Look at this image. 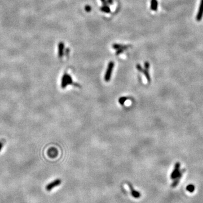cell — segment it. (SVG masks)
Listing matches in <instances>:
<instances>
[{"label":"cell","instance_id":"obj_1","mask_svg":"<svg viewBox=\"0 0 203 203\" xmlns=\"http://www.w3.org/2000/svg\"><path fill=\"white\" fill-rule=\"evenodd\" d=\"M180 168L181 164L180 163L178 162V163H177L175 164L173 172L171 173L170 175V178L174 180L172 184L171 185V186L173 188H174V187L177 186V185L178 184V183L179 182V180H180V179L182 176L183 173H184L185 170H180Z\"/></svg>","mask_w":203,"mask_h":203},{"label":"cell","instance_id":"obj_2","mask_svg":"<svg viewBox=\"0 0 203 203\" xmlns=\"http://www.w3.org/2000/svg\"><path fill=\"white\" fill-rule=\"evenodd\" d=\"M73 84V80L72 77L68 74L65 73L62 76L61 80V87L62 89H65L68 85Z\"/></svg>","mask_w":203,"mask_h":203},{"label":"cell","instance_id":"obj_3","mask_svg":"<svg viewBox=\"0 0 203 203\" xmlns=\"http://www.w3.org/2000/svg\"><path fill=\"white\" fill-rule=\"evenodd\" d=\"M115 63L114 62L111 61L108 63L107 66V69L106 70V73L104 75V80L106 82H109L110 81L111 76H112V72L114 69Z\"/></svg>","mask_w":203,"mask_h":203},{"label":"cell","instance_id":"obj_4","mask_svg":"<svg viewBox=\"0 0 203 203\" xmlns=\"http://www.w3.org/2000/svg\"><path fill=\"white\" fill-rule=\"evenodd\" d=\"M62 182L61 179H56L55 180H54L52 181V182H50L49 183V184L47 185V186H46V189L47 191H50L53 189L55 187H57L60 185V183Z\"/></svg>","mask_w":203,"mask_h":203},{"label":"cell","instance_id":"obj_5","mask_svg":"<svg viewBox=\"0 0 203 203\" xmlns=\"http://www.w3.org/2000/svg\"><path fill=\"white\" fill-rule=\"evenodd\" d=\"M203 16V0H201L200 6H199V10L196 15L197 21H200L202 20Z\"/></svg>","mask_w":203,"mask_h":203},{"label":"cell","instance_id":"obj_6","mask_svg":"<svg viewBox=\"0 0 203 203\" xmlns=\"http://www.w3.org/2000/svg\"><path fill=\"white\" fill-rule=\"evenodd\" d=\"M128 185H129V187L130 191H131L132 196L135 199L139 198L141 196V194H140V193L139 192H138V191L134 190V189L133 188V187L132 184L129 183Z\"/></svg>","mask_w":203,"mask_h":203},{"label":"cell","instance_id":"obj_7","mask_svg":"<svg viewBox=\"0 0 203 203\" xmlns=\"http://www.w3.org/2000/svg\"><path fill=\"white\" fill-rule=\"evenodd\" d=\"M64 44L63 42H60L58 44V56L59 58H62L64 55Z\"/></svg>","mask_w":203,"mask_h":203},{"label":"cell","instance_id":"obj_8","mask_svg":"<svg viewBox=\"0 0 203 203\" xmlns=\"http://www.w3.org/2000/svg\"><path fill=\"white\" fill-rule=\"evenodd\" d=\"M48 155L49 157H55L58 155V151L55 148H51L48 151Z\"/></svg>","mask_w":203,"mask_h":203},{"label":"cell","instance_id":"obj_9","mask_svg":"<svg viewBox=\"0 0 203 203\" xmlns=\"http://www.w3.org/2000/svg\"><path fill=\"white\" fill-rule=\"evenodd\" d=\"M112 48L114 49L118 50V49H122L125 50L127 48H129V45H122V44H114L112 45Z\"/></svg>","mask_w":203,"mask_h":203},{"label":"cell","instance_id":"obj_10","mask_svg":"<svg viewBox=\"0 0 203 203\" xmlns=\"http://www.w3.org/2000/svg\"><path fill=\"white\" fill-rule=\"evenodd\" d=\"M158 7V2L157 0H151V9L152 11H157Z\"/></svg>","mask_w":203,"mask_h":203},{"label":"cell","instance_id":"obj_11","mask_svg":"<svg viewBox=\"0 0 203 203\" xmlns=\"http://www.w3.org/2000/svg\"><path fill=\"white\" fill-rule=\"evenodd\" d=\"M142 73H143L144 74V75L145 76V77L146 78V79H147L148 83H150V81H151V77H150V73H149V72H148V70L143 69V71H142Z\"/></svg>","mask_w":203,"mask_h":203},{"label":"cell","instance_id":"obj_12","mask_svg":"<svg viewBox=\"0 0 203 203\" xmlns=\"http://www.w3.org/2000/svg\"><path fill=\"white\" fill-rule=\"evenodd\" d=\"M100 10H101V11H103V12H104V13H110L111 12L110 8L108 5H103V6H102L101 7Z\"/></svg>","mask_w":203,"mask_h":203},{"label":"cell","instance_id":"obj_13","mask_svg":"<svg viewBox=\"0 0 203 203\" xmlns=\"http://www.w3.org/2000/svg\"><path fill=\"white\" fill-rule=\"evenodd\" d=\"M128 99H129L128 97H120V98H119L118 102L121 105V106H124V103H125V101L126 100H128Z\"/></svg>","mask_w":203,"mask_h":203},{"label":"cell","instance_id":"obj_14","mask_svg":"<svg viewBox=\"0 0 203 203\" xmlns=\"http://www.w3.org/2000/svg\"><path fill=\"white\" fill-rule=\"evenodd\" d=\"M186 190L187 191L190 192H193L195 191V186L194 185L190 184L188 185L186 187Z\"/></svg>","mask_w":203,"mask_h":203},{"label":"cell","instance_id":"obj_15","mask_svg":"<svg viewBox=\"0 0 203 203\" xmlns=\"http://www.w3.org/2000/svg\"><path fill=\"white\" fill-rule=\"evenodd\" d=\"M136 69H137V70L139 72H142V71H143V68H142V67L141 66V65H140V64H137L136 65Z\"/></svg>","mask_w":203,"mask_h":203},{"label":"cell","instance_id":"obj_16","mask_svg":"<svg viewBox=\"0 0 203 203\" xmlns=\"http://www.w3.org/2000/svg\"><path fill=\"white\" fill-rule=\"evenodd\" d=\"M124 50H125L122 49H120L116 50V53H115V55H120V54L122 53V52L124 51Z\"/></svg>","mask_w":203,"mask_h":203},{"label":"cell","instance_id":"obj_17","mask_svg":"<svg viewBox=\"0 0 203 203\" xmlns=\"http://www.w3.org/2000/svg\"><path fill=\"white\" fill-rule=\"evenodd\" d=\"M144 69H146V70H149L150 69V63H148V62H144Z\"/></svg>","mask_w":203,"mask_h":203},{"label":"cell","instance_id":"obj_18","mask_svg":"<svg viewBox=\"0 0 203 203\" xmlns=\"http://www.w3.org/2000/svg\"><path fill=\"white\" fill-rule=\"evenodd\" d=\"M85 10L87 12H90L91 10V7L89 5H86L85 6Z\"/></svg>","mask_w":203,"mask_h":203},{"label":"cell","instance_id":"obj_19","mask_svg":"<svg viewBox=\"0 0 203 203\" xmlns=\"http://www.w3.org/2000/svg\"><path fill=\"white\" fill-rule=\"evenodd\" d=\"M107 5H112L113 3V0H106Z\"/></svg>","mask_w":203,"mask_h":203},{"label":"cell","instance_id":"obj_20","mask_svg":"<svg viewBox=\"0 0 203 203\" xmlns=\"http://www.w3.org/2000/svg\"><path fill=\"white\" fill-rule=\"evenodd\" d=\"M69 51H70V50H69V48L66 49V51H65V55L66 56H68V54H69Z\"/></svg>","mask_w":203,"mask_h":203},{"label":"cell","instance_id":"obj_21","mask_svg":"<svg viewBox=\"0 0 203 203\" xmlns=\"http://www.w3.org/2000/svg\"><path fill=\"white\" fill-rule=\"evenodd\" d=\"M3 144L2 143V142L0 141V151L2 150V148L3 147Z\"/></svg>","mask_w":203,"mask_h":203},{"label":"cell","instance_id":"obj_22","mask_svg":"<svg viewBox=\"0 0 203 203\" xmlns=\"http://www.w3.org/2000/svg\"><path fill=\"white\" fill-rule=\"evenodd\" d=\"M101 1H102V2L103 3V5H107V2H106V0H101Z\"/></svg>","mask_w":203,"mask_h":203}]
</instances>
